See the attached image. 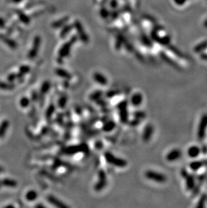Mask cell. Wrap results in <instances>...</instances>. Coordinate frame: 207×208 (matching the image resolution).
Returning a JSON list of instances; mask_svg holds the SVG:
<instances>
[{"mask_svg": "<svg viewBox=\"0 0 207 208\" xmlns=\"http://www.w3.org/2000/svg\"><path fill=\"white\" fill-rule=\"evenodd\" d=\"M104 158L107 162L112 164L113 166H116V167L124 168L127 165V162L125 160L118 158V157L113 155L111 152H105Z\"/></svg>", "mask_w": 207, "mask_h": 208, "instance_id": "6da1fadb", "label": "cell"}, {"mask_svg": "<svg viewBox=\"0 0 207 208\" xmlns=\"http://www.w3.org/2000/svg\"><path fill=\"white\" fill-rule=\"evenodd\" d=\"M207 129V114H204L200 120L198 130H197V137L199 141H203L206 136Z\"/></svg>", "mask_w": 207, "mask_h": 208, "instance_id": "7a4b0ae2", "label": "cell"}, {"mask_svg": "<svg viewBox=\"0 0 207 208\" xmlns=\"http://www.w3.org/2000/svg\"><path fill=\"white\" fill-rule=\"evenodd\" d=\"M145 175L147 178L158 183H163L166 182V180H167V178L163 174L153 170L146 171Z\"/></svg>", "mask_w": 207, "mask_h": 208, "instance_id": "3957f363", "label": "cell"}, {"mask_svg": "<svg viewBox=\"0 0 207 208\" xmlns=\"http://www.w3.org/2000/svg\"><path fill=\"white\" fill-rule=\"evenodd\" d=\"M127 104L126 101H122L118 105V108H119V114H120V118L122 123H126L129 121V113L127 110Z\"/></svg>", "mask_w": 207, "mask_h": 208, "instance_id": "277c9868", "label": "cell"}, {"mask_svg": "<svg viewBox=\"0 0 207 208\" xmlns=\"http://www.w3.org/2000/svg\"><path fill=\"white\" fill-rule=\"evenodd\" d=\"M107 183L106 174L103 170L98 172V181L95 185L94 188L96 191H100L106 187Z\"/></svg>", "mask_w": 207, "mask_h": 208, "instance_id": "5b68a950", "label": "cell"}, {"mask_svg": "<svg viewBox=\"0 0 207 208\" xmlns=\"http://www.w3.org/2000/svg\"><path fill=\"white\" fill-rule=\"evenodd\" d=\"M182 156V152L179 149H174L166 155V160L168 162H174L180 159Z\"/></svg>", "mask_w": 207, "mask_h": 208, "instance_id": "8992f818", "label": "cell"}, {"mask_svg": "<svg viewBox=\"0 0 207 208\" xmlns=\"http://www.w3.org/2000/svg\"><path fill=\"white\" fill-rule=\"evenodd\" d=\"M153 134V127L152 125H147L143 131V139L144 142H149L151 139Z\"/></svg>", "mask_w": 207, "mask_h": 208, "instance_id": "52a82bcc", "label": "cell"}, {"mask_svg": "<svg viewBox=\"0 0 207 208\" xmlns=\"http://www.w3.org/2000/svg\"><path fill=\"white\" fill-rule=\"evenodd\" d=\"M47 200L50 204H52V205H54L55 207H61V208H65V207H68L67 205L63 204L61 201H60L59 199H57L56 197H55L53 195H48L47 196Z\"/></svg>", "mask_w": 207, "mask_h": 208, "instance_id": "ba28073f", "label": "cell"}, {"mask_svg": "<svg viewBox=\"0 0 207 208\" xmlns=\"http://www.w3.org/2000/svg\"><path fill=\"white\" fill-rule=\"evenodd\" d=\"M201 147H199L197 146H192L188 149L187 154L190 158H197L201 154Z\"/></svg>", "mask_w": 207, "mask_h": 208, "instance_id": "9c48e42d", "label": "cell"}, {"mask_svg": "<svg viewBox=\"0 0 207 208\" xmlns=\"http://www.w3.org/2000/svg\"><path fill=\"white\" fill-rule=\"evenodd\" d=\"M143 95L139 92L134 94L131 98V103L132 104V105H133V106H135V107L140 106L142 103H143Z\"/></svg>", "mask_w": 207, "mask_h": 208, "instance_id": "30bf717a", "label": "cell"}, {"mask_svg": "<svg viewBox=\"0 0 207 208\" xmlns=\"http://www.w3.org/2000/svg\"><path fill=\"white\" fill-rule=\"evenodd\" d=\"M86 150L85 145H79V146H72L67 147L65 150V152L67 154H73L77 152H83Z\"/></svg>", "mask_w": 207, "mask_h": 208, "instance_id": "8fae6325", "label": "cell"}, {"mask_svg": "<svg viewBox=\"0 0 207 208\" xmlns=\"http://www.w3.org/2000/svg\"><path fill=\"white\" fill-rule=\"evenodd\" d=\"M186 187L188 191H192L196 185V179L195 177L192 175L188 174L186 178Z\"/></svg>", "mask_w": 207, "mask_h": 208, "instance_id": "7c38bea8", "label": "cell"}, {"mask_svg": "<svg viewBox=\"0 0 207 208\" xmlns=\"http://www.w3.org/2000/svg\"><path fill=\"white\" fill-rule=\"evenodd\" d=\"M207 165V160L206 161H199V160H194L192 161L190 164V168L193 171H197L199 169H201L203 166Z\"/></svg>", "mask_w": 207, "mask_h": 208, "instance_id": "4fadbf2b", "label": "cell"}, {"mask_svg": "<svg viewBox=\"0 0 207 208\" xmlns=\"http://www.w3.org/2000/svg\"><path fill=\"white\" fill-rule=\"evenodd\" d=\"M93 79L97 83L102 86H106L108 83L107 78L100 73H95L93 75Z\"/></svg>", "mask_w": 207, "mask_h": 208, "instance_id": "5bb4252c", "label": "cell"}, {"mask_svg": "<svg viewBox=\"0 0 207 208\" xmlns=\"http://www.w3.org/2000/svg\"><path fill=\"white\" fill-rule=\"evenodd\" d=\"M9 126V122L8 120H4L0 124V138H2L5 136Z\"/></svg>", "mask_w": 207, "mask_h": 208, "instance_id": "9a60e30c", "label": "cell"}, {"mask_svg": "<svg viewBox=\"0 0 207 208\" xmlns=\"http://www.w3.org/2000/svg\"><path fill=\"white\" fill-rule=\"evenodd\" d=\"M1 184L5 187L14 188L18 185V183L15 180L11 179V178H4L1 181Z\"/></svg>", "mask_w": 207, "mask_h": 208, "instance_id": "2e32d148", "label": "cell"}, {"mask_svg": "<svg viewBox=\"0 0 207 208\" xmlns=\"http://www.w3.org/2000/svg\"><path fill=\"white\" fill-rule=\"evenodd\" d=\"M38 193L34 190H30L26 193L25 198L28 202H33L37 199Z\"/></svg>", "mask_w": 207, "mask_h": 208, "instance_id": "e0dca14e", "label": "cell"}, {"mask_svg": "<svg viewBox=\"0 0 207 208\" xmlns=\"http://www.w3.org/2000/svg\"><path fill=\"white\" fill-rule=\"evenodd\" d=\"M116 127V123L113 121H109L105 123L103 125L102 129L105 132H110L112 131L113 129H114V128Z\"/></svg>", "mask_w": 207, "mask_h": 208, "instance_id": "ac0fdd59", "label": "cell"}, {"mask_svg": "<svg viewBox=\"0 0 207 208\" xmlns=\"http://www.w3.org/2000/svg\"><path fill=\"white\" fill-rule=\"evenodd\" d=\"M0 39L1 40H3V42L6 43V45H8L9 47L12 48V49H15L16 47V45L14 41L12 40L9 39V38L6 37V36H4V35H0Z\"/></svg>", "mask_w": 207, "mask_h": 208, "instance_id": "d6986e66", "label": "cell"}, {"mask_svg": "<svg viewBox=\"0 0 207 208\" xmlns=\"http://www.w3.org/2000/svg\"><path fill=\"white\" fill-rule=\"evenodd\" d=\"M207 48V40H204L196 45L194 49V51L196 53H202L203 51L205 50Z\"/></svg>", "mask_w": 207, "mask_h": 208, "instance_id": "ffe728a7", "label": "cell"}, {"mask_svg": "<svg viewBox=\"0 0 207 208\" xmlns=\"http://www.w3.org/2000/svg\"><path fill=\"white\" fill-rule=\"evenodd\" d=\"M56 74L58 75L59 76L61 77V78H66V79H71V75L69 74L68 72H66L65 70H64V69H57L56 70Z\"/></svg>", "mask_w": 207, "mask_h": 208, "instance_id": "44dd1931", "label": "cell"}, {"mask_svg": "<svg viewBox=\"0 0 207 208\" xmlns=\"http://www.w3.org/2000/svg\"><path fill=\"white\" fill-rule=\"evenodd\" d=\"M206 201H207V195H205V194L202 195L201 197H200L198 203V204H197L196 207H199V208L204 207V206H205V205H206Z\"/></svg>", "mask_w": 207, "mask_h": 208, "instance_id": "7402d4cb", "label": "cell"}, {"mask_svg": "<svg viewBox=\"0 0 207 208\" xmlns=\"http://www.w3.org/2000/svg\"><path fill=\"white\" fill-rule=\"evenodd\" d=\"M102 95V91H96L91 94L90 98L91 101H96L99 100L101 96Z\"/></svg>", "mask_w": 207, "mask_h": 208, "instance_id": "603a6c76", "label": "cell"}, {"mask_svg": "<svg viewBox=\"0 0 207 208\" xmlns=\"http://www.w3.org/2000/svg\"><path fill=\"white\" fill-rule=\"evenodd\" d=\"M14 88V86L13 84L6 83V82H0V89L1 90H12Z\"/></svg>", "mask_w": 207, "mask_h": 208, "instance_id": "cb8c5ba5", "label": "cell"}, {"mask_svg": "<svg viewBox=\"0 0 207 208\" xmlns=\"http://www.w3.org/2000/svg\"><path fill=\"white\" fill-rule=\"evenodd\" d=\"M30 105V99L26 97V96H24V97L22 98L20 100V105L21 107L22 108H26L28 107Z\"/></svg>", "mask_w": 207, "mask_h": 208, "instance_id": "d4e9b609", "label": "cell"}, {"mask_svg": "<svg viewBox=\"0 0 207 208\" xmlns=\"http://www.w3.org/2000/svg\"><path fill=\"white\" fill-rule=\"evenodd\" d=\"M67 102V98L66 96H63L61 98H59V100L58 101V106L59 108H64L66 106Z\"/></svg>", "mask_w": 207, "mask_h": 208, "instance_id": "484cf974", "label": "cell"}, {"mask_svg": "<svg viewBox=\"0 0 207 208\" xmlns=\"http://www.w3.org/2000/svg\"><path fill=\"white\" fill-rule=\"evenodd\" d=\"M133 115H134V118H138V119H139V120H141V119H143V118H145L146 114H145V112H143V111L137 110V111H135V112L133 113Z\"/></svg>", "mask_w": 207, "mask_h": 208, "instance_id": "4316f807", "label": "cell"}, {"mask_svg": "<svg viewBox=\"0 0 207 208\" xmlns=\"http://www.w3.org/2000/svg\"><path fill=\"white\" fill-rule=\"evenodd\" d=\"M50 87V84L49 82H45L43 83V84L40 88V92L42 94H45L49 92Z\"/></svg>", "mask_w": 207, "mask_h": 208, "instance_id": "83f0119b", "label": "cell"}, {"mask_svg": "<svg viewBox=\"0 0 207 208\" xmlns=\"http://www.w3.org/2000/svg\"><path fill=\"white\" fill-rule=\"evenodd\" d=\"M55 106L52 105H50L49 107L48 108V109L47 110V113H46V116H47V118L51 117V116L52 115V114H53L54 112H55Z\"/></svg>", "mask_w": 207, "mask_h": 208, "instance_id": "f1b7e54d", "label": "cell"}, {"mask_svg": "<svg viewBox=\"0 0 207 208\" xmlns=\"http://www.w3.org/2000/svg\"><path fill=\"white\" fill-rule=\"evenodd\" d=\"M162 57H163V60H164V61H165L166 62H167L168 64H169L170 65H172V66H174V67H178V65L175 64V62H174V61H172V60L171 59H170L169 57L166 56V55H165V54H162Z\"/></svg>", "mask_w": 207, "mask_h": 208, "instance_id": "f546056e", "label": "cell"}, {"mask_svg": "<svg viewBox=\"0 0 207 208\" xmlns=\"http://www.w3.org/2000/svg\"><path fill=\"white\" fill-rule=\"evenodd\" d=\"M29 71H30V67L28 66H25V65H24V66L20 67V73L22 75L28 73Z\"/></svg>", "mask_w": 207, "mask_h": 208, "instance_id": "4dcf8cb0", "label": "cell"}, {"mask_svg": "<svg viewBox=\"0 0 207 208\" xmlns=\"http://www.w3.org/2000/svg\"><path fill=\"white\" fill-rule=\"evenodd\" d=\"M119 91H116V90H110V91L108 92H107L106 96H107V97H108V98H112V97H113V96L117 95V94H119Z\"/></svg>", "mask_w": 207, "mask_h": 208, "instance_id": "1f68e13d", "label": "cell"}, {"mask_svg": "<svg viewBox=\"0 0 207 208\" xmlns=\"http://www.w3.org/2000/svg\"><path fill=\"white\" fill-rule=\"evenodd\" d=\"M140 121L141 120H139L138 119V118H134V119L133 120H131V121H130L129 123V124L131 125V126H133V127H134V126H137V125H138L139 123H140Z\"/></svg>", "mask_w": 207, "mask_h": 208, "instance_id": "d6a6232c", "label": "cell"}, {"mask_svg": "<svg viewBox=\"0 0 207 208\" xmlns=\"http://www.w3.org/2000/svg\"><path fill=\"white\" fill-rule=\"evenodd\" d=\"M17 78V75L15 74H11L8 76V80L9 82H13Z\"/></svg>", "mask_w": 207, "mask_h": 208, "instance_id": "836d02e7", "label": "cell"}, {"mask_svg": "<svg viewBox=\"0 0 207 208\" xmlns=\"http://www.w3.org/2000/svg\"><path fill=\"white\" fill-rule=\"evenodd\" d=\"M170 49H171V50L173 52H174V53H175V55H178V56H179V57H181V56H182V53H180L179 51H178L177 49H175V48H174V47L170 48Z\"/></svg>", "mask_w": 207, "mask_h": 208, "instance_id": "e575fe53", "label": "cell"}, {"mask_svg": "<svg viewBox=\"0 0 207 208\" xmlns=\"http://www.w3.org/2000/svg\"><path fill=\"white\" fill-rule=\"evenodd\" d=\"M181 175L183 178H185L188 175V173L186 169H182L181 171Z\"/></svg>", "mask_w": 207, "mask_h": 208, "instance_id": "d590c367", "label": "cell"}, {"mask_svg": "<svg viewBox=\"0 0 207 208\" xmlns=\"http://www.w3.org/2000/svg\"><path fill=\"white\" fill-rule=\"evenodd\" d=\"M95 145H96V148H98V149L102 148V146H103L102 143V142H97Z\"/></svg>", "mask_w": 207, "mask_h": 208, "instance_id": "8d00e7d4", "label": "cell"}, {"mask_svg": "<svg viewBox=\"0 0 207 208\" xmlns=\"http://www.w3.org/2000/svg\"><path fill=\"white\" fill-rule=\"evenodd\" d=\"M5 27V22L3 19L0 18V28H4Z\"/></svg>", "mask_w": 207, "mask_h": 208, "instance_id": "74e56055", "label": "cell"}, {"mask_svg": "<svg viewBox=\"0 0 207 208\" xmlns=\"http://www.w3.org/2000/svg\"><path fill=\"white\" fill-rule=\"evenodd\" d=\"M175 3L178 5H182L183 4H184V2L186 1V0H174Z\"/></svg>", "mask_w": 207, "mask_h": 208, "instance_id": "f35d334b", "label": "cell"}, {"mask_svg": "<svg viewBox=\"0 0 207 208\" xmlns=\"http://www.w3.org/2000/svg\"><path fill=\"white\" fill-rule=\"evenodd\" d=\"M201 59H203V60H205L207 61V53H202L201 55Z\"/></svg>", "mask_w": 207, "mask_h": 208, "instance_id": "ab89813d", "label": "cell"}, {"mask_svg": "<svg viewBox=\"0 0 207 208\" xmlns=\"http://www.w3.org/2000/svg\"><path fill=\"white\" fill-rule=\"evenodd\" d=\"M201 152H203L204 154H205L207 152V147L206 146H203V147L201 148Z\"/></svg>", "mask_w": 207, "mask_h": 208, "instance_id": "60d3db41", "label": "cell"}, {"mask_svg": "<svg viewBox=\"0 0 207 208\" xmlns=\"http://www.w3.org/2000/svg\"><path fill=\"white\" fill-rule=\"evenodd\" d=\"M36 207H38V208H44L45 207V206L44 205H42V204H38L37 205H36Z\"/></svg>", "mask_w": 207, "mask_h": 208, "instance_id": "b9f144b4", "label": "cell"}, {"mask_svg": "<svg viewBox=\"0 0 207 208\" xmlns=\"http://www.w3.org/2000/svg\"><path fill=\"white\" fill-rule=\"evenodd\" d=\"M14 206L12 205H7V206H6V207H14Z\"/></svg>", "mask_w": 207, "mask_h": 208, "instance_id": "7bdbcfd3", "label": "cell"}, {"mask_svg": "<svg viewBox=\"0 0 207 208\" xmlns=\"http://www.w3.org/2000/svg\"><path fill=\"white\" fill-rule=\"evenodd\" d=\"M3 170H4L3 168H2V167H1V166H0V173H2V172H3Z\"/></svg>", "mask_w": 207, "mask_h": 208, "instance_id": "ee69618b", "label": "cell"}, {"mask_svg": "<svg viewBox=\"0 0 207 208\" xmlns=\"http://www.w3.org/2000/svg\"><path fill=\"white\" fill-rule=\"evenodd\" d=\"M204 26H205L206 27H207V20H206L205 22H204Z\"/></svg>", "mask_w": 207, "mask_h": 208, "instance_id": "f6af8a7d", "label": "cell"}]
</instances>
